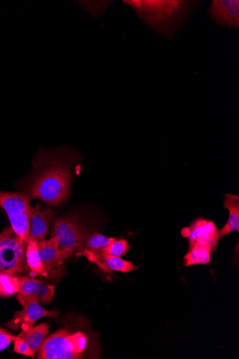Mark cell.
Returning a JSON list of instances; mask_svg holds the SVG:
<instances>
[{
	"mask_svg": "<svg viewBox=\"0 0 239 359\" xmlns=\"http://www.w3.org/2000/svg\"><path fill=\"white\" fill-rule=\"evenodd\" d=\"M13 343L15 352L32 358L36 357V354L32 351L28 344L23 339L16 336Z\"/></svg>",
	"mask_w": 239,
	"mask_h": 359,
	"instance_id": "obj_21",
	"label": "cell"
},
{
	"mask_svg": "<svg viewBox=\"0 0 239 359\" xmlns=\"http://www.w3.org/2000/svg\"><path fill=\"white\" fill-rule=\"evenodd\" d=\"M89 344L88 336L85 332L62 329L46 337L38 353V358H84Z\"/></svg>",
	"mask_w": 239,
	"mask_h": 359,
	"instance_id": "obj_3",
	"label": "cell"
},
{
	"mask_svg": "<svg viewBox=\"0 0 239 359\" xmlns=\"http://www.w3.org/2000/svg\"><path fill=\"white\" fill-rule=\"evenodd\" d=\"M78 158L74 151H41L34 158L32 172L19 187L31 200L58 206L69 197L72 168Z\"/></svg>",
	"mask_w": 239,
	"mask_h": 359,
	"instance_id": "obj_1",
	"label": "cell"
},
{
	"mask_svg": "<svg viewBox=\"0 0 239 359\" xmlns=\"http://www.w3.org/2000/svg\"><path fill=\"white\" fill-rule=\"evenodd\" d=\"M130 247L126 239H116L104 251L105 255L116 257L125 256Z\"/></svg>",
	"mask_w": 239,
	"mask_h": 359,
	"instance_id": "obj_20",
	"label": "cell"
},
{
	"mask_svg": "<svg viewBox=\"0 0 239 359\" xmlns=\"http://www.w3.org/2000/svg\"><path fill=\"white\" fill-rule=\"evenodd\" d=\"M26 245L12 226L0 233V271L15 275L23 273L27 267Z\"/></svg>",
	"mask_w": 239,
	"mask_h": 359,
	"instance_id": "obj_6",
	"label": "cell"
},
{
	"mask_svg": "<svg viewBox=\"0 0 239 359\" xmlns=\"http://www.w3.org/2000/svg\"><path fill=\"white\" fill-rule=\"evenodd\" d=\"M224 207L229 212L226 224L219 231V237L221 238L232 232H239V198L237 195L226 194L224 201Z\"/></svg>",
	"mask_w": 239,
	"mask_h": 359,
	"instance_id": "obj_14",
	"label": "cell"
},
{
	"mask_svg": "<svg viewBox=\"0 0 239 359\" xmlns=\"http://www.w3.org/2000/svg\"><path fill=\"white\" fill-rule=\"evenodd\" d=\"M182 236L189 240V247L207 246L213 252L220 240L214 222L201 217L195 219L190 226L184 227L182 231Z\"/></svg>",
	"mask_w": 239,
	"mask_h": 359,
	"instance_id": "obj_8",
	"label": "cell"
},
{
	"mask_svg": "<svg viewBox=\"0 0 239 359\" xmlns=\"http://www.w3.org/2000/svg\"><path fill=\"white\" fill-rule=\"evenodd\" d=\"M17 301L23 307L22 310L15 312L13 318L5 323L6 327L12 331L26 330L44 317L57 318L59 316L58 311H48L41 306L39 299L35 297L18 293Z\"/></svg>",
	"mask_w": 239,
	"mask_h": 359,
	"instance_id": "obj_7",
	"label": "cell"
},
{
	"mask_svg": "<svg viewBox=\"0 0 239 359\" xmlns=\"http://www.w3.org/2000/svg\"><path fill=\"white\" fill-rule=\"evenodd\" d=\"M20 290L18 276L0 271V297L8 298L18 294Z\"/></svg>",
	"mask_w": 239,
	"mask_h": 359,
	"instance_id": "obj_18",
	"label": "cell"
},
{
	"mask_svg": "<svg viewBox=\"0 0 239 359\" xmlns=\"http://www.w3.org/2000/svg\"><path fill=\"white\" fill-rule=\"evenodd\" d=\"M212 250L207 246L194 245L189 247L184 257V266L190 267L197 265H207L211 263Z\"/></svg>",
	"mask_w": 239,
	"mask_h": 359,
	"instance_id": "obj_17",
	"label": "cell"
},
{
	"mask_svg": "<svg viewBox=\"0 0 239 359\" xmlns=\"http://www.w3.org/2000/svg\"><path fill=\"white\" fill-rule=\"evenodd\" d=\"M146 25L165 38L173 39L198 2L125 1Z\"/></svg>",
	"mask_w": 239,
	"mask_h": 359,
	"instance_id": "obj_2",
	"label": "cell"
},
{
	"mask_svg": "<svg viewBox=\"0 0 239 359\" xmlns=\"http://www.w3.org/2000/svg\"><path fill=\"white\" fill-rule=\"evenodd\" d=\"M100 233L90 232L86 237L81 250L77 256H84L91 261L101 255H104L105 250L116 240Z\"/></svg>",
	"mask_w": 239,
	"mask_h": 359,
	"instance_id": "obj_13",
	"label": "cell"
},
{
	"mask_svg": "<svg viewBox=\"0 0 239 359\" xmlns=\"http://www.w3.org/2000/svg\"><path fill=\"white\" fill-rule=\"evenodd\" d=\"M4 330H4V329H3V328H0V332H2V331H4Z\"/></svg>",
	"mask_w": 239,
	"mask_h": 359,
	"instance_id": "obj_23",
	"label": "cell"
},
{
	"mask_svg": "<svg viewBox=\"0 0 239 359\" xmlns=\"http://www.w3.org/2000/svg\"><path fill=\"white\" fill-rule=\"evenodd\" d=\"M15 339V337L8 333L6 330L0 332V351L7 348Z\"/></svg>",
	"mask_w": 239,
	"mask_h": 359,
	"instance_id": "obj_22",
	"label": "cell"
},
{
	"mask_svg": "<svg viewBox=\"0 0 239 359\" xmlns=\"http://www.w3.org/2000/svg\"><path fill=\"white\" fill-rule=\"evenodd\" d=\"M104 262L107 272L117 271L123 273H128L139 269L130 261L125 260L121 257L104 255Z\"/></svg>",
	"mask_w": 239,
	"mask_h": 359,
	"instance_id": "obj_19",
	"label": "cell"
},
{
	"mask_svg": "<svg viewBox=\"0 0 239 359\" xmlns=\"http://www.w3.org/2000/svg\"><path fill=\"white\" fill-rule=\"evenodd\" d=\"M209 13L219 26L238 27V0H214L212 3Z\"/></svg>",
	"mask_w": 239,
	"mask_h": 359,
	"instance_id": "obj_9",
	"label": "cell"
},
{
	"mask_svg": "<svg viewBox=\"0 0 239 359\" xmlns=\"http://www.w3.org/2000/svg\"><path fill=\"white\" fill-rule=\"evenodd\" d=\"M0 328H2V327H0Z\"/></svg>",
	"mask_w": 239,
	"mask_h": 359,
	"instance_id": "obj_24",
	"label": "cell"
},
{
	"mask_svg": "<svg viewBox=\"0 0 239 359\" xmlns=\"http://www.w3.org/2000/svg\"><path fill=\"white\" fill-rule=\"evenodd\" d=\"M26 264L31 277L39 275L43 277L48 276V273L43 266L37 243L30 237L26 245Z\"/></svg>",
	"mask_w": 239,
	"mask_h": 359,
	"instance_id": "obj_16",
	"label": "cell"
},
{
	"mask_svg": "<svg viewBox=\"0 0 239 359\" xmlns=\"http://www.w3.org/2000/svg\"><path fill=\"white\" fill-rule=\"evenodd\" d=\"M31 201L23 191H0V207L6 212L14 231L26 244L29 238Z\"/></svg>",
	"mask_w": 239,
	"mask_h": 359,
	"instance_id": "obj_5",
	"label": "cell"
},
{
	"mask_svg": "<svg viewBox=\"0 0 239 359\" xmlns=\"http://www.w3.org/2000/svg\"><path fill=\"white\" fill-rule=\"evenodd\" d=\"M90 232L86 222L78 215L61 217L55 219L52 236H55L58 240L64 262L81 250Z\"/></svg>",
	"mask_w": 239,
	"mask_h": 359,
	"instance_id": "obj_4",
	"label": "cell"
},
{
	"mask_svg": "<svg viewBox=\"0 0 239 359\" xmlns=\"http://www.w3.org/2000/svg\"><path fill=\"white\" fill-rule=\"evenodd\" d=\"M54 211L41 204L31 208L29 215V237L38 242L46 239Z\"/></svg>",
	"mask_w": 239,
	"mask_h": 359,
	"instance_id": "obj_10",
	"label": "cell"
},
{
	"mask_svg": "<svg viewBox=\"0 0 239 359\" xmlns=\"http://www.w3.org/2000/svg\"><path fill=\"white\" fill-rule=\"evenodd\" d=\"M37 245L43 266L48 273L63 264L62 253L59 249L58 240L51 236L48 240L38 241Z\"/></svg>",
	"mask_w": 239,
	"mask_h": 359,
	"instance_id": "obj_12",
	"label": "cell"
},
{
	"mask_svg": "<svg viewBox=\"0 0 239 359\" xmlns=\"http://www.w3.org/2000/svg\"><path fill=\"white\" fill-rule=\"evenodd\" d=\"M49 332V324L43 323L36 326H31L29 329L22 331L17 337L23 339L32 351L36 354L41 349Z\"/></svg>",
	"mask_w": 239,
	"mask_h": 359,
	"instance_id": "obj_15",
	"label": "cell"
},
{
	"mask_svg": "<svg viewBox=\"0 0 239 359\" xmlns=\"http://www.w3.org/2000/svg\"><path fill=\"white\" fill-rule=\"evenodd\" d=\"M18 278L20 285L18 293L20 294L35 297L43 304H48L53 301L55 292V286L31 276H19Z\"/></svg>",
	"mask_w": 239,
	"mask_h": 359,
	"instance_id": "obj_11",
	"label": "cell"
}]
</instances>
